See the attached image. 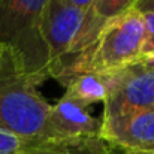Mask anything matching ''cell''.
<instances>
[{"instance_id": "1", "label": "cell", "mask_w": 154, "mask_h": 154, "mask_svg": "<svg viewBox=\"0 0 154 154\" xmlns=\"http://www.w3.org/2000/svg\"><path fill=\"white\" fill-rule=\"evenodd\" d=\"M38 87L5 48L0 58V130L32 144L51 141L47 129L51 105Z\"/></svg>"}, {"instance_id": "2", "label": "cell", "mask_w": 154, "mask_h": 154, "mask_svg": "<svg viewBox=\"0 0 154 154\" xmlns=\"http://www.w3.org/2000/svg\"><path fill=\"white\" fill-rule=\"evenodd\" d=\"M48 0H0V44L38 85L51 78L42 38V17Z\"/></svg>"}, {"instance_id": "3", "label": "cell", "mask_w": 154, "mask_h": 154, "mask_svg": "<svg viewBox=\"0 0 154 154\" xmlns=\"http://www.w3.org/2000/svg\"><path fill=\"white\" fill-rule=\"evenodd\" d=\"M144 39V17L138 11L130 9L103 29L91 48L75 63L67 75L78 72L106 75L118 70L142 55Z\"/></svg>"}, {"instance_id": "4", "label": "cell", "mask_w": 154, "mask_h": 154, "mask_svg": "<svg viewBox=\"0 0 154 154\" xmlns=\"http://www.w3.org/2000/svg\"><path fill=\"white\" fill-rule=\"evenodd\" d=\"M105 81L102 123L154 109V54L141 55L121 69L106 73Z\"/></svg>"}, {"instance_id": "5", "label": "cell", "mask_w": 154, "mask_h": 154, "mask_svg": "<svg viewBox=\"0 0 154 154\" xmlns=\"http://www.w3.org/2000/svg\"><path fill=\"white\" fill-rule=\"evenodd\" d=\"M85 11L66 0H48L42 17V38L48 52L51 78L60 81L67 70L72 45L79 33Z\"/></svg>"}, {"instance_id": "6", "label": "cell", "mask_w": 154, "mask_h": 154, "mask_svg": "<svg viewBox=\"0 0 154 154\" xmlns=\"http://www.w3.org/2000/svg\"><path fill=\"white\" fill-rule=\"evenodd\" d=\"M133 5L135 0H93L90 3V6L85 9L84 21L81 24L79 33L69 52L67 70L63 75V78L72 70L75 63L91 48V45L96 42L97 36L100 35L103 29L118 17L133 9Z\"/></svg>"}, {"instance_id": "7", "label": "cell", "mask_w": 154, "mask_h": 154, "mask_svg": "<svg viewBox=\"0 0 154 154\" xmlns=\"http://www.w3.org/2000/svg\"><path fill=\"white\" fill-rule=\"evenodd\" d=\"M100 138L127 151L154 153V109L102 123Z\"/></svg>"}, {"instance_id": "8", "label": "cell", "mask_w": 154, "mask_h": 154, "mask_svg": "<svg viewBox=\"0 0 154 154\" xmlns=\"http://www.w3.org/2000/svg\"><path fill=\"white\" fill-rule=\"evenodd\" d=\"M47 129L50 139L97 138L102 132V118L93 117L87 108L63 96L55 105H51Z\"/></svg>"}, {"instance_id": "9", "label": "cell", "mask_w": 154, "mask_h": 154, "mask_svg": "<svg viewBox=\"0 0 154 154\" xmlns=\"http://www.w3.org/2000/svg\"><path fill=\"white\" fill-rule=\"evenodd\" d=\"M61 85L66 88L63 96L82 108H88L99 102L103 103L106 99V81L105 75L100 73H70L61 81Z\"/></svg>"}, {"instance_id": "10", "label": "cell", "mask_w": 154, "mask_h": 154, "mask_svg": "<svg viewBox=\"0 0 154 154\" xmlns=\"http://www.w3.org/2000/svg\"><path fill=\"white\" fill-rule=\"evenodd\" d=\"M109 144L97 138L51 139L29 145L21 154H108Z\"/></svg>"}, {"instance_id": "11", "label": "cell", "mask_w": 154, "mask_h": 154, "mask_svg": "<svg viewBox=\"0 0 154 154\" xmlns=\"http://www.w3.org/2000/svg\"><path fill=\"white\" fill-rule=\"evenodd\" d=\"M29 145L33 144L14 133L0 130V154H21Z\"/></svg>"}, {"instance_id": "12", "label": "cell", "mask_w": 154, "mask_h": 154, "mask_svg": "<svg viewBox=\"0 0 154 154\" xmlns=\"http://www.w3.org/2000/svg\"><path fill=\"white\" fill-rule=\"evenodd\" d=\"M144 24H145V39L142 47V55L154 54V12L142 14Z\"/></svg>"}, {"instance_id": "13", "label": "cell", "mask_w": 154, "mask_h": 154, "mask_svg": "<svg viewBox=\"0 0 154 154\" xmlns=\"http://www.w3.org/2000/svg\"><path fill=\"white\" fill-rule=\"evenodd\" d=\"M133 9L138 11L139 14L154 12V0H135Z\"/></svg>"}, {"instance_id": "14", "label": "cell", "mask_w": 154, "mask_h": 154, "mask_svg": "<svg viewBox=\"0 0 154 154\" xmlns=\"http://www.w3.org/2000/svg\"><path fill=\"white\" fill-rule=\"evenodd\" d=\"M66 2L70 3V5H73V6H76V8H79V9H84L85 11L93 0H66Z\"/></svg>"}, {"instance_id": "15", "label": "cell", "mask_w": 154, "mask_h": 154, "mask_svg": "<svg viewBox=\"0 0 154 154\" xmlns=\"http://www.w3.org/2000/svg\"><path fill=\"white\" fill-rule=\"evenodd\" d=\"M108 144H109V142H108ZM108 154H136V153L127 151V150H123V148H120V147H117V145L109 144V151H108Z\"/></svg>"}, {"instance_id": "16", "label": "cell", "mask_w": 154, "mask_h": 154, "mask_svg": "<svg viewBox=\"0 0 154 154\" xmlns=\"http://www.w3.org/2000/svg\"><path fill=\"white\" fill-rule=\"evenodd\" d=\"M3 51H5V47L0 44V58H2V55H3Z\"/></svg>"}, {"instance_id": "17", "label": "cell", "mask_w": 154, "mask_h": 154, "mask_svg": "<svg viewBox=\"0 0 154 154\" xmlns=\"http://www.w3.org/2000/svg\"><path fill=\"white\" fill-rule=\"evenodd\" d=\"M135 153V151H133ZM136 154H154V153H136Z\"/></svg>"}]
</instances>
